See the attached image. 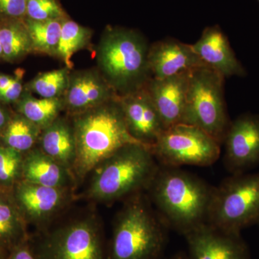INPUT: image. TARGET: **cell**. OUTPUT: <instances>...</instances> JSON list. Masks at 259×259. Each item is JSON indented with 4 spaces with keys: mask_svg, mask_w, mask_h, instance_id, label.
Returning <instances> with one entry per match:
<instances>
[{
    "mask_svg": "<svg viewBox=\"0 0 259 259\" xmlns=\"http://www.w3.org/2000/svg\"><path fill=\"white\" fill-rule=\"evenodd\" d=\"M148 61L151 78L154 79H164L207 66L194 52L192 45L174 38L163 39L151 44Z\"/></svg>",
    "mask_w": 259,
    "mask_h": 259,
    "instance_id": "9a60e30c",
    "label": "cell"
},
{
    "mask_svg": "<svg viewBox=\"0 0 259 259\" xmlns=\"http://www.w3.org/2000/svg\"><path fill=\"white\" fill-rule=\"evenodd\" d=\"M207 223L231 233L259 223V173L232 175L214 187Z\"/></svg>",
    "mask_w": 259,
    "mask_h": 259,
    "instance_id": "52a82bcc",
    "label": "cell"
},
{
    "mask_svg": "<svg viewBox=\"0 0 259 259\" xmlns=\"http://www.w3.org/2000/svg\"><path fill=\"white\" fill-rule=\"evenodd\" d=\"M5 250L0 246V259L6 258V256L5 255Z\"/></svg>",
    "mask_w": 259,
    "mask_h": 259,
    "instance_id": "836d02e7",
    "label": "cell"
},
{
    "mask_svg": "<svg viewBox=\"0 0 259 259\" xmlns=\"http://www.w3.org/2000/svg\"><path fill=\"white\" fill-rule=\"evenodd\" d=\"M258 1L259 2V0H258Z\"/></svg>",
    "mask_w": 259,
    "mask_h": 259,
    "instance_id": "8d00e7d4",
    "label": "cell"
},
{
    "mask_svg": "<svg viewBox=\"0 0 259 259\" xmlns=\"http://www.w3.org/2000/svg\"><path fill=\"white\" fill-rule=\"evenodd\" d=\"M25 71L19 69L15 71V77L13 83L0 92V102L4 105H15L20 100L25 91V84L23 83V77Z\"/></svg>",
    "mask_w": 259,
    "mask_h": 259,
    "instance_id": "f546056e",
    "label": "cell"
},
{
    "mask_svg": "<svg viewBox=\"0 0 259 259\" xmlns=\"http://www.w3.org/2000/svg\"><path fill=\"white\" fill-rule=\"evenodd\" d=\"M72 70L67 67L40 73L25 83V90L42 98H60L67 88Z\"/></svg>",
    "mask_w": 259,
    "mask_h": 259,
    "instance_id": "484cf974",
    "label": "cell"
},
{
    "mask_svg": "<svg viewBox=\"0 0 259 259\" xmlns=\"http://www.w3.org/2000/svg\"><path fill=\"white\" fill-rule=\"evenodd\" d=\"M27 0H0V21L23 20Z\"/></svg>",
    "mask_w": 259,
    "mask_h": 259,
    "instance_id": "f1b7e54d",
    "label": "cell"
},
{
    "mask_svg": "<svg viewBox=\"0 0 259 259\" xmlns=\"http://www.w3.org/2000/svg\"><path fill=\"white\" fill-rule=\"evenodd\" d=\"M30 245L36 259H109L100 227L91 218L58 227Z\"/></svg>",
    "mask_w": 259,
    "mask_h": 259,
    "instance_id": "ba28073f",
    "label": "cell"
},
{
    "mask_svg": "<svg viewBox=\"0 0 259 259\" xmlns=\"http://www.w3.org/2000/svg\"><path fill=\"white\" fill-rule=\"evenodd\" d=\"M5 259H36L28 240L9 251Z\"/></svg>",
    "mask_w": 259,
    "mask_h": 259,
    "instance_id": "4dcf8cb0",
    "label": "cell"
},
{
    "mask_svg": "<svg viewBox=\"0 0 259 259\" xmlns=\"http://www.w3.org/2000/svg\"><path fill=\"white\" fill-rule=\"evenodd\" d=\"M159 259H161V258H159ZM171 259H181V258H171Z\"/></svg>",
    "mask_w": 259,
    "mask_h": 259,
    "instance_id": "d590c367",
    "label": "cell"
},
{
    "mask_svg": "<svg viewBox=\"0 0 259 259\" xmlns=\"http://www.w3.org/2000/svg\"><path fill=\"white\" fill-rule=\"evenodd\" d=\"M192 47L204 64L225 78L246 75L244 67L232 49L228 37L219 25L207 27Z\"/></svg>",
    "mask_w": 259,
    "mask_h": 259,
    "instance_id": "e0dca14e",
    "label": "cell"
},
{
    "mask_svg": "<svg viewBox=\"0 0 259 259\" xmlns=\"http://www.w3.org/2000/svg\"><path fill=\"white\" fill-rule=\"evenodd\" d=\"M67 190L21 180L13 187L12 193L26 223H41L62 208Z\"/></svg>",
    "mask_w": 259,
    "mask_h": 259,
    "instance_id": "5bb4252c",
    "label": "cell"
},
{
    "mask_svg": "<svg viewBox=\"0 0 259 259\" xmlns=\"http://www.w3.org/2000/svg\"><path fill=\"white\" fill-rule=\"evenodd\" d=\"M131 199L118 214L108 250L109 259H159L166 236L144 199Z\"/></svg>",
    "mask_w": 259,
    "mask_h": 259,
    "instance_id": "5b68a950",
    "label": "cell"
},
{
    "mask_svg": "<svg viewBox=\"0 0 259 259\" xmlns=\"http://www.w3.org/2000/svg\"><path fill=\"white\" fill-rule=\"evenodd\" d=\"M59 0H27L26 18L35 21L69 18Z\"/></svg>",
    "mask_w": 259,
    "mask_h": 259,
    "instance_id": "83f0119b",
    "label": "cell"
},
{
    "mask_svg": "<svg viewBox=\"0 0 259 259\" xmlns=\"http://www.w3.org/2000/svg\"><path fill=\"white\" fill-rule=\"evenodd\" d=\"M3 57V49H2L1 44H0V60H2Z\"/></svg>",
    "mask_w": 259,
    "mask_h": 259,
    "instance_id": "e575fe53",
    "label": "cell"
},
{
    "mask_svg": "<svg viewBox=\"0 0 259 259\" xmlns=\"http://www.w3.org/2000/svg\"><path fill=\"white\" fill-rule=\"evenodd\" d=\"M118 97L97 68H91L71 71L62 99L64 110L72 116Z\"/></svg>",
    "mask_w": 259,
    "mask_h": 259,
    "instance_id": "4fadbf2b",
    "label": "cell"
},
{
    "mask_svg": "<svg viewBox=\"0 0 259 259\" xmlns=\"http://www.w3.org/2000/svg\"><path fill=\"white\" fill-rule=\"evenodd\" d=\"M42 130L18 112L0 132V144L25 154L36 147Z\"/></svg>",
    "mask_w": 259,
    "mask_h": 259,
    "instance_id": "7402d4cb",
    "label": "cell"
},
{
    "mask_svg": "<svg viewBox=\"0 0 259 259\" xmlns=\"http://www.w3.org/2000/svg\"><path fill=\"white\" fill-rule=\"evenodd\" d=\"M151 151L161 166L204 167L218 161L221 145L199 127L179 123L165 129Z\"/></svg>",
    "mask_w": 259,
    "mask_h": 259,
    "instance_id": "9c48e42d",
    "label": "cell"
},
{
    "mask_svg": "<svg viewBox=\"0 0 259 259\" xmlns=\"http://www.w3.org/2000/svg\"><path fill=\"white\" fill-rule=\"evenodd\" d=\"M13 113V112L10 111L9 109L7 107L6 105L0 102V132L9 122Z\"/></svg>",
    "mask_w": 259,
    "mask_h": 259,
    "instance_id": "1f68e13d",
    "label": "cell"
},
{
    "mask_svg": "<svg viewBox=\"0 0 259 259\" xmlns=\"http://www.w3.org/2000/svg\"><path fill=\"white\" fill-rule=\"evenodd\" d=\"M29 183L67 189L75 180L72 172L35 147L23 154L22 180Z\"/></svg>",
    "mask_w": 259,
    "mask_h": 259,
    "instance_id": "ac0fdd59",
    "label": "cell"
},
{
    "mask_svg": "<svg viewBox=\"0 0 259 259\" xmlns=\"http://www.w3.org/2000/svg\"><path fill=\"white\" fill-rule=\"evenodd\" d=\"M71 123L76 142L75 180H83L124 146L142 144L130 134L119 97L72 115Z\"/></svg>",
    "mask_w": 259,
    "mask_h": 259,
    "instance_id": "6da1fadb",
    "label": "cell"
},
{
    "mask_svg": "<svg viewBox=\"0 0 259 259\" xmlns=\"http://www.w3.org/2000/svg\"><path fill=\"white\" fill-rule=\"evenodd\" d=\"M225 79L208 66L192 70L181 122L199 127L221 145L231 123L225 100Z\"/></svg>",
    "mask_w": 259,
    "mask_h": 259,
    "instance_id": "8992f818",
    "label": "cell"
},
{
    "mask_svg": "<svg viewBox=\"0 0 259 259\" xmlns=\"http://www.w3.org/2000/svg\"><path fill=\"white\" fill-rule=\"evenodd\" d=\"M26 223L12 190H0V246L10 251L28 241Z\"/></svg>",
    "mask_w": 259,
    "mask_h": 259,
    "instance_id": "ffe728a7",
    "label": "cell"
},
{
    "mask_svg": "<svg viewBox=\"0 0 259 259\" xmlns=\"http://www.w3.org/2000/svg\"><path fill=\"white\" fill-rule=\"evenodd\" d=\"M150 46L143 34L108 25L95 50L97 68L119 97L144 88L151 79Z\"/></svg>",
    "mask_w": 259,
    "mask_h": 259,
    "instance_id": "3957f363",
    "label": "cell"
},
{
    "mask_svg": "<svg viewBox=\"0 0 259 259\" xmlns=\"http://www.w3.org/2000/svg\"><path fill=\"white\" fill-rule=\"evenodd\" d=\"M64 20L35 21L24 19L30 35L32 53L56 57Z\"/></svg>",
    "mask_w": 259,
    "mask_h": 259,
    "instance_id": "d4e9b609",
    "label": "cell"
},
{
    "mask_svg": "<svg viewBox=\"0 0 259 259\" xmlns=\"http://www.w3.org/2000/svg\"><path fill=\"white\" fill-rule=\"evenodd\" d=\"M130 134L151 148L164 131V125L146 88L119 97Z\"/></svg>",
    "mask_w": 259,
    "mask_h": 259,
    "instance_id": "7c38bea8",
    "label": "cell"
},
{
    "mask_svg": "<svg viewBox=\"0 0 259 259\" xmlns=\"http://www.w3.org/2000/svg\"><path fill=\"white\" fill-rule=\"evenodd\" d=\"M15 75L2 74L0 73V92L3 91L5 89L13 83L14 81Z\"/></svg>",
    "mask_w": 259,
    "mask_h": 259,
    "instance_id": "d6a6232c",
    "label": "cell"
},
{
    "mask_svg": "<svg viewBox=\"0 0 259 259\" xmlns=\"http://www.w3.org/2000/svg\"><path fill=\"white\" fill-rule=\"evenodd\" d=\"M93 33L91 29L80 25L69 17L64 19L56 52V59L62 61L68 69L72 70L74 64L71 58L76 52L90 46Z\"/></svg>",
    "mask_w": 259,
    "mask_h": 259,
    "instance_id": "cb8c5ba5",
    "label": "cell"
},
{
    "mask_svg": "<svg viewBox=\"0 0 259 259\" xmlns=\"http://www.w3.org/2000/svg\"><path fill=\"white\" fill-rule=\"evenodd\" d=\"M23 154L0 144V190H12L22 180Z\"/></svg>",
    "mask_w": 259,
    "mask_h": 259,
    "instance_id": "4316f807",
    "label": "cell"
},
{
    "mask_svg": "<svg viewBox=\"0 0 259 259\" xmlns=\"http://www.w3.org/2000/svg\"><path fill=\"white\" fill-rule=\"evenodd\" d=\"M159 166L151 148L136 144L124 146L95 168L89 197L110 202L137 194L148 188Z\"/></svg>",
    "mask_w": 259,
    "mask_h": 259,
    "instance_id": "277c9868",
    "label": "cell"
},
{
    "mask_svg": "<svg viewBox=\"0 0 259 259\" xmlns=\"http://www.w3.org/2000/svg\"><path fill=\"white\" fill-rule=\"evenodd\" d=\"M14 106L15 112L26 117L41 130L51 125L64 110L62 97L37 98L25 90Z\"/></svg>",
    "mask_w": 259,
    "mask_h": 259,
    "instance_id": "44dd1931",
    "label": "cell"
},
{
    "mask_svg": "<svg viewBox=\"0 0 259 259\" xmlns=\"http://www.w3.org/2000/svg\"><path fill=\"white\" fill-rule=\"evenodd\" d=\"M223 144V161L231 175L245 173L259 164V116L243 114L232 121Z\"/></svg>",
    "mask_w": 259,
    "mask_h": 259,
    "instance_id": "30bf717a",
    "label": "cell"
},
{
    "mask_svg": "<svg viewBox=\"0 0 259 259\" xmlns=\"http://www.w3.org/2000/svg\"><path fill=\"white\" fill-rule=\"evenodd\" d=\"M0 44L2 61L5 62L13 64L32 54L30 35L23 20L0 21Z\"/></svg>",
    "mask_w": 259,
    "mask_h": 259,
    "instance_id": "603a6c76",
    "label": "cell"
},
{
    "mask_svg": "<svg viewBox=\"0 0 259 259\" xmlns=\"http://www.w3.org/2000/svg\"><path fill=\"white\" fill-rule=\"evenodd\" d=\"M190 71L164 79L151 78L145 85L166 129L182 122Z\"/></svg>",
    "mask_w": 259,
    "mask_h": 259,
    "instance_id": "2e32d148",
    "label": "cell"
},
{
    "mask_svg": "<svg viewBox=\"0 0 259 259\" xmlns=\"http://www.w3.org/2000/svg\"><path fill=\"white\" fill-rule=\"evenodd\" d=\"M39 147L73 174L76 158V142L72 123L59 116L51 125L42 130Z\"/></svg>",
    "mask_w": 259,
    "mask_h": 259,
    "instance_id": "d6986e66",
    "label": "cell"
},
{
    "mask_svg": "<svg viewBox=\"0 0 259 259\" xmlns=\"http://www.w3.org/2000/svg\"><path fill=\"white\" fill-rule=\"evenodd\" d=\"M184 236L190 259H251L241 233L225 231L204 223Z\"/></svg>",
    "mask_w": 259,
    "mask_h": 259,
    "instance_id": "8fae6325",
    "label": "cell"
},
{
    "mask_svg": "<svg viewBox=\"0 0 259 259\" xmlns=\"http://www.w3.org/2000/svg\"><path fill=\"white\" fill-rule=\"evenodd\" d=\"M148 190L165 222L182 234L207 223L214 187L199 177L160 165Z\"/></svg>",
    "mask_w": 259,
    "mask_h": 259,
    "instance_id": "7a4b0ae2",
    "label": "cell"
}]
</instances>
